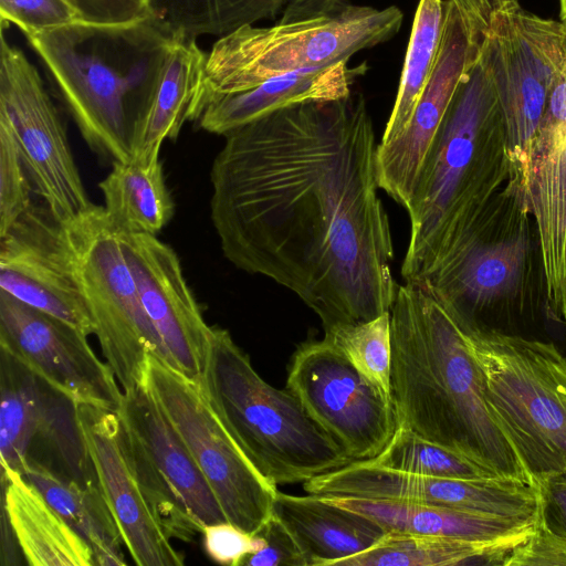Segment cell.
I'll use <instances>...</instances> for the list:
<instances>
[{"mask_svg":"<svg viewBox=\"0 0 566 566\" xmlns=\"http://www.w3.org/2000/svg\"><path fill=\"white\" fill-rule=\"evenodd\" d=\"M377 147L367 102L352 91L231 130L212 161L223 255L295 293L324 332L388 313L396 297Z\"/></svg>","mask_w":566,"mask_h":566,"instance_id":"6da1fadb","label":"cell"},{"mask_svg":"<svg viewBox=\"0 0 566 566\" xmlns=\"http://www.w3.org/2000/svg\"><path fill=\"white\" fill-rule=\"evenodd\" d=\"M390 337L398 427L502 478L535 484L488 407L483 369L470 340L419 285H398Z\"/></svg>","mask_w":566,"mask_h":566,"instance_id":"7a4b0ae2","label":"cell"},{"mask_svg":"<svg viewBox=\"0 0 566 566\" xmlns=\"http://www.w3.org/2000/svg\"><path fill=\"white\" fill-rule=\"evenodd\" d=\"M484 36L468 38L463 73L406 209L410 234L401 265L405 282H421L467 242L511 175Z\"/></svg>","mask_w":566,"mask_h":566,"instance_id":"3957f363","label":"cell"},{"mask_svg":"<svg viewBox=\"0 0 566 566\" xmlns=\"http://www.w3.org/2000/svg\"><path fill=\"white\" fill-rule=\"evenodd\" d=\"M178 34L151 13L120 24L74 21L24 36L86 145L114 164L132 160V128L154 98Z\"/></svg>","mask_w":566,"mask_h":566,"instance_id":"277c9868","label":"cell"},{"mask_svg":"<svg viewBox=\"0 0 566 566\" xmlns=\"http://www.w3.org/2000/svg\"><path fill=\"white\" fill-rule=\"evenodd\" d=\"M417 285L465 335L539 339L544 314L552 313L538 232L521 187L507 180L467 242Z\"/></svg>","mask_w":566,"mask_h":566,"instance_id":"5b68a950","label":"cell"},{"mask_svg":"<svg viewBox=\"0 0 566 566\" xmlns=\"http://www.w3.org/2000/svg\"><path fill=\"white\" fill-rule=\"evenodd\" d=\"M281 13L271 27L244 25L212 44L189 120H197L207 102L269 77L349 62L395 38L403 23L397 6L376 8L352 0H289Z\"/></svg>","mask_w":566,"mask_h":566,"instance_id":"8992f818","label":"cell"},{"mask_svg":"<svg viewBox=\"0 0 566 566\" xmlns=\"http://www.w3.org/2000/svg\"><path fill=\"white\" fill-rule=\"evenodd\" d=\"M199 384L235 444L273 484L304 483L354 461L287 388L256 373L227 329L213 328Z\"/></svg>","mask_w":566,"mask_h":566,"instance_id":"52a82bcc","label":"cell"},{"mask_svg":"<svg viewBox=\"0 0 566 566\" xmlns=\"http://www.w3.org/2000/svg\"><path fill=\"white\" fill-rule=\"evenodd\" d=\"M465 336L483 369L488 407L530 478L566 471V358L549 340Z\"/></svg>","mask_w":566,"mask_h":566,"instance_id":"ba28073f","label":"cell"},{"mask_svg":"<svg viewBox=\"0 0 566 566\" xmlns=\"http://www.w3.org/2000/svg\"><path fill=\"white\" fill-rule=\"evenodd\" d=\"M70 261L101 352L123 391L144 381L148 356L166 354L144 308L118 231L102 206L64 221Z\"/></svg>","mask_w":566,"mask_h":566,"instance_id":"9c48e42d","label":"cell"},{"mask_svg":"<svg viewBox=\"0 0 566 566\" xmlns=\"http://www.w3.org/2000/svg\"><path fill=\"white\" fill-rule=\"evenodd\" d=\"M483 52L506 127L509 179L523 190L531 142L566 63V25L526 11L517 0H500Z\"/></svg>","mask_w":566,"mask_h":566,"instance_id":"30bf717a","label":"cell"},{"mask_svg":"<svg viewBox=\"0 0 566 566\" xmlns=\"http://www.w3.org/2000/svg\"><path fill=\"white\" fill-rule=\"evenodd\" d=\"M144 380L211 486L227 521L256 533L273 512L277 485L242 453L198 381L151 354Z\"/></svg>","mask_w":566,"mask_h":566,"instance_id":"8fae6325","label":"cell"},{"mask_svg":"<svg viewBox=\"0 0 566 566\" xmlns=\"http://www.w3.org/2000/svg\"><path fill=\"white\" fill-rule=\"evenodd\" d=\"M117 413L143 492L171 538L190 541L227 517L181 437L145 380L124 391Z\"/></svg>","mask_w":566,"mask_h":566,"instance_id":"7c38bea8","label":"cell"},{"mask_svg":"<svg viewBox=\"0 0 566 566\" xmlns=\"http://www.w3.org/2000/svg\"><path fill=\"white\" fill-rule=\"evenodd\" d=\"M0 117L11 126L34 192L67 221L90 208L65 126L36 66L1 27Z\"/></svg>","mask_w":566,"mask_h":566,"instance_id":"4fadbf2b","label":"cell"},{"mask_svg":"<svg viewBox=\"0 0 566 566\" xmlns=\"http://www.w3.org/2000/svg\"><path fill=\"white\" fill-rule=\"evenodd\" d=\"M286 388L354 461L377 457L398 428L391 398L325 337L300 344L290 361Z\"/></svg>","mask_w":566,"mask_h":566,"instance_id":"5bb4252c","label":"cell"},{"mask_svg":"<svg viewBox=\"0 0 566 566\" xmlns=\"http://www.w3.org/2000/svg\"><path fill=\"white\" fill-rule=\"evenodd\" d=\"M86 335L0 290V345L71 403L117 410L123 389Z\"/></svg>","mask_w":566,"mask_h":566,"instance_id":"9a60e30c","label":"cell"},{"mask_svg":"<svg viewBox=\"0 0 566 566\" xmlns=\"http://www.w3.org/2000/svg\"><path fill=\"white\" fill-rule=\"evenodd\" d=\"M305 492L390 499L469 511L483 515L532 518L539 509L536 484L510 478L443 479L408 473L365 461L303 483Z\"/></svg>","mask_w":566,"mask_h":566,"instance_id":"2e32d148","label":"cell"},{"mask_svg":"<svg viewBox=\"0 0 566 566\" xmlns=\"http://www.w3.org/2000/svg\"><path fill=\"white\" fill-rule=\"evenodd\" d=\"M0 290L94 335V324L72 271L64 223L32 203L0 235Z\"/></svg>","mask_w":566,"mask_h":566,"instance_id":"e0dca14e","label":"cell"},{"mask_svg":"<svg viewBox=\"0 0 566 566\" xmlns=\"http://www.w3.org/2000/svg\"><path fill=\"white\" fill-rule=\"evenodd\" d=\"M74 423L123 543L139 566H181L184 555L155 516L129 459L116 410L72 403Z\"/></svg>","mask_w":566,"mask_h":566,"instance_id":"ac0fdd59","label":"cell"},{"mask_svg":"<svg viewBox=\"0 0 566 566\" xmlns=\"http://www.w3.org/2000/svg\"><path fill=\"white\" fill-rule=\"evenodd\" d=\"M119 237L144 308L163 344L166 363L200 382L214 327L206 323L177 253L156 235Z\"/></svg>","mask_w":566,"mask_h":566,"instance_id":"d6986e66","label":"cell"},{"mask_svg":"<svg viewBox=\"0 0 566 566\" xmlns=\"http://www.w3.org/2000/svg\"><path fill=\"white\" fill-rule=\"evenodd\" d=\"M442 39L432 74L405 132L377 147V174L381 190L402 206H409L432 140L463 73L468 57V33L452 2L444 0Z\"/></svg>","mask_w":566,"mask_h":566,"instance_id":"ffe728a7","label":"cell"},{"mask_svg":"<svg viewBox=\"0 0 566 566\" xmlns=\"http://www.w3.org/2000/svg\"><path fill=\"white\" fill-rule=\"evenodd\" d=\"M366 71V64L350 67L348 62H340L272 76L207 102L196 123L206 132L224 136L293 104L347 96L356 78Z\"/></svg>","mask_w":566,"mask_h":566,"instance_id":"44dd1931","label":"cell"},{"mask_svg":"<svg viewBox=\"0 0 566 566\" xmlns=\"http://www.w3.org/2000/svg\"><path fill=\"white\" fill-rule=\"evenodd\" d=\"M319 496L332 504L368 517L386 533L399 532L475 542L526 539L533 534L538 518V515L532 518L491 516L390 499Z\"/></svg>","mask_w":566,"mask_h":566,"instance_id":"7402d4cb","label":"cell"},{"mask_svg":"<svg viewBox=\"0 0 566 566\" xmlns=\"http://www.w3.org/2000/svg\"><path fill=\"white\" fill-rule=\"evenodd\" d=\"M273 513L294 535L311 566H336L386 534L368 517L311 493L292 495L279 491Z\"/></svg>","mask_w":566,"mask_h":566,"instance_id":"603a6c76","label":"cell"},{"mask_svg":"<svg viewBox=\"0 0 566 566\" xmlns=\"http://www.w3.org/2000/svg\"><path fill=\"white\" fill-rule=\"evenodd\" d=\"M206 57L195 38L178 34L154 98L132 128V160L148 163L160 156L165 139L178 137L202 87Z\"/></svg>","mask_w":566,"mask_h":566,"instance_id":"cb8c5ba5","label":"cell"},{"mask_svg":"<svg viewBox=\"0 0 566 566\" xmlns=\"http://www.w3.org/2000/svg\"><path fill=\"white\" fill-rule=\"evenodd\" d=\"M3 511L31 566H94L90 546L19 472L2 471Z\"/></svg>","mask_w":566,"mask_h":566,"instance_id":"d4e9b609","label":"cell"},{"mask_svg":"<svg viewBox=\"0 0 566 566\" xmlns=\"http://www.w3.org/2000/svg\"><path fill=\"white\" fill-rule=\"evenodd\" d=\"M21 474L90 546L95 565L126 564L119 528L96 480L64 479L30 457Z\"/></svg>","mask_w":566,"mask_h":566,"instance_id":"484cf974","label":"cell"},{"mask_svg":"<svg viewBox=\"0 0 566 566\" xmlns=\"http://www.w3.org/2000/svg\"><path fill=\"white\" fill-rule=\"evenodd\" d=\"M104 211L122 234H150L161 231L175 212L166 185L160 156L148 163H114L98 184Z\"/></svg>","mask_w":566,"mask_h":566,"instance_id":"4316f807","label":"cell"},{"mask_svg":"<svg viewBox=\"0 0 566 566\" xmlns=\"http://www.w3.org/2000/svg\"><path fill=\"white\" fill-rule=\"evenodd\" d=\"M524 541L475 542L388 532L369 548L336 566H505L512 551Z\"/></svg>","mask_w":566,"mask_h":566,"instance_id":"83f0119b","label":"cell"},{"mask_svg":"<svg viewBox=\"0 0 566 566\" xmlns=\"http://www.w3.org/2000/svg\"><path fill=\"white\" fill-rule=\"evenodd\" d=\"M0 454L2 471L22 473L38 434L49 428L54 406L44 382L1 349Z\"/></svg>","mask_w":566,"mask_h":566,"instance_id":"f1b7e54d","label":"cell"},{"mask_svg":"<svg viewBox=\"0 0 566 566\" xmlns=\"http://www.w3.org/2000/svg\"><path fill=\"white\" fill-rule=\"evenodd\" d=\"M444 0H419L397 96L381 140L398 138L407 128L415 108L432 74L442 39Z\"/></svg>","mask_w":566,"mask_h":566,"instance_id":"f546056e","label":"cell"},{"mask_svg":"<svg viewBox=\"0 0 566 566\" xmlns=\"http://www.w3.org/2000/svg\"><path fill=\"white\" fill-rule=\"evenodd\" d=\"M155 14L177 32L197 39L222 36L241 27L272 20L289 0H148Z\"/></svg>","mask_w":566,"mask_h":566,"instance_id":"4dcf8cb0","label":"cell"},{"mask_svg":"<svg viewBox=\"0 0 566 566\" xmlns=\"http://www.w3.org/2000/svg\"><path fill=\"white\" fill-rule=\"evenodd\" d=\"M368 461L384 468L432 478L471 480L500 476L465 457L400 427L386 448Z\"/></svg>","mask_w":566,"mask_h":566,"instance_id":"1f68e13d","label":"cell"},{"mask_svg":"<svg viewBox=\"0 0 566 566\" xmlns=\"http://www.w3.org/2000/svg\"><path fill=\"white\" fill-rule=\"evenodd\" d=\"M324 337L368 381L390 397V312L367 322L336 326L326 331Z\"/></svg>","mask_w":566,"mask_h":566,"instance_id":"d6a6232c","label":"cell"},{"mask_svg":"<svg viewBox=\"0 0 566 566\" xmlns=\"http://www.w3.org/2000/svg\"><path fill=\"white\" fill-rule=\"evenodd\" d=\"M33 186L15 135L0 117V235L32 206Z\"/></svg>","mask_w":566,"mask_h":566,"instance_id":"836d02e7","label":"cell"},{"mask_svg":"<svg viewBox=\"0 0 566 566\" xmlns=\"http://www.w3.org/2000/svg\"><path fill=\"white\" fill-rule=\"evenodd\" d=\"M1 24H14L27 35L76 21L62 0H0Z\"/></svg>","mask_w":566,"mask_h":566,"instance_id":"e575fe53","label":"cell"},{"mask_svg":"<svg viewBox=\"0 0 566 566\" xmlns=\"http://www.w3.org/2000/svg\"><path fill=\"white\" fill-rule=\"evenodd\" d=\"M202 533L206 553L222 565H242L249 555L265 545L258 533H248L228 521L206 525Z\"/></svg>","mask_w":566,"mask_h":566,"instance_id":"d590c367","label":"cell"},{"mask_svg":"<svg viewBox=\"0 0 566 566\" xmlns=\"http://www.w3.org/2000/svg\"><path fill=\"white\" fill-rule=\"evenodd\" d=\"M256 533L264 538L265 545L249 555L242 565L311 566L308 557L294 535L273 512Z\"/></svg>","mask_w":566,"mask_h":566,"instance_id":"8d00e7d4","label":"cell"},{"mask_svg":"<svg viewBox=\"0 0 566 566\" xmlns=\"http://www.w3.org/2000/svg\"><path fill=\"white\" fill-rule=\"evenodd\" d=\"M76 21L92 24H120L153 12L148 0H62Z\"/></svg>","mask_w":566,"mask_h":566,"instance_id":"74e56055","label":"cell"},{"mask_svg":"<svg viewBox=\"0 0 566 566\" xmlns=\"http://www.w3.org/2000/svg\"><path fill=\"white\" fill-rule=\"evenodd\" d=\"M505 566H566V537L537 518L533 534L512 551Z\"/></svg>","mask_w":566,"mask_h":566,"instance_id":"f35d334b","label":"cell"},{"mask_svg":"<svg viewBox=\"0 0 566 566\" xmlns=\"http://www.w3.org/2000/svg\"><path fill=\"white\" fill-rule=\"evenodd\" d=\"M539 494L538 520L552 532L566 537V471L536 482Z\"/></svg>","mask_w":566,"mask_h":566,"instance_id":"ab89813d","label":"cell"},{"mask_svg":"<svg viewBox=\"0 0 566 566\" xmlns=\"http://www.w3.org/2000/svg\"><path fill=\"white\" fill-rule=\"evenodd\" d=\"M558 1H559L560 22H563L566 25V0H558Z\"/></svg>","mask_w":566,"mask_h":566,"instance_id":"60d3db41","label":"cell"}]
</instances>
